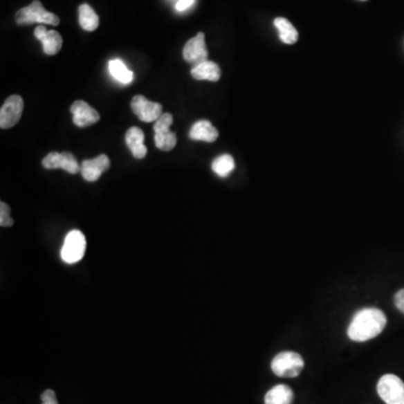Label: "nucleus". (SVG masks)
<instances>
[{"mask_svg":"<svg viewBox=\"0 0 404 404\" xmlns=\"http://www.w3.org/2000/svg\"><path fill=\"white\" fill-rule=\"evenodd\" d=\"M387 321L383 311L376 308H365L354 315L348 327V337L354 342H367L383 331Z\"/></svg>","mask_w":404,"mask_h":404,"instance_id":"obj_1","label":"nucleus"},{"mask_svg":"<svg viewBox=\"0 0 404 404\" xmlns=\"http://www.w3.org/2000/svg\"><path fill=\"white\" fill-rule=\"evenodd\" d=\"M15 21L18 25L48 24L57 26L59 18L53 12H50L43 7L39 0H34L28 6L21 8L16 12Z\"/></svg>","mask_w":404,"mask_h":404,"instance_id":"obj_2","label":"nucleus"},{"mask_svg":"<svg viewBox=\"0 0 404 404\" xmlns=\"http://www.w3.org/2000/svg\"><path fill=\"white\" fill-rule=\"evenodd\" d=\"M304 367L302 357L295 351H283L272 360V371L279 378H297Z\"/></svg>","mask_w":404,"mask_h":404,"instance_id":"obj_3","label":"nucleus"},{"mask_svg":"<svg viewBox=\"0 0 404 404\" xmlns=\"http://www.w3.org/2000/svg\"><path fill=\"white\" fill-rule=\"evenodd\" d=\"M380 398L387 404H404V383L396 375L382 376L378 383Z\"/></svg>","mask_w":404,"mask_h":404,"instance_id":"obj_4","label":"nucleus"},{"mask_svg":"<svg viewBox=\"0 0 404 404\" xmlns=\"http://www.w3.org/2000/svg\"><path fill=\"white\" fill-rule=\"evenodd\" d=\"M86 237L80 230H71L66 236L61 250V257L68 264H75L84 259L86 254Z\"/></svg>","mask_w":404,"mask_h":404,"instance_id":"obj_5","label":"nucleus"},{"mask_svg":"<svg viewBox=\"0 0 404 404\" xmlns=\"http://www.w3.org/2000/svg\"><path fill=\"white\" fill-rule=\"evenodd\" d=\"M173 124V116L171 113H162L160 118L155 122V145L160 151H172L176 146V135L169 131Z\"/></svg>","mask_w":404,"mask_h":404,"instance_id":"obj_6","label":"nucleus"},{"mask_svg":"<svg viewBox=\"0 0 404 404\" xmlns=\"http://www.w3.org/2000/svg\"><path fill=\"white\" fill-rule=\"evenodd\" d=\"M24 110V100L21 95H10L0 109V127L3 129L14 127L19 122Z\"/></svg>","mask_w":404,"mask_h":404,"instance_id":"obj_7","label":"nucleus"},{"mask_svg":"<svg viewBox=\"0 0 404 404\" xmlns=\"http://www.w3.org/2000/svg\"><path fill=\"white\" fill-rule=\"evenodd\" d=\"M133 113L144 122H156L162 115V104L153 102L144 95H135L131 104Z\"/></svg>","mask_w":404,"mask_h":404,"instance_id":"obj_8","label":"nucleus"},{"mask_svg":"<svg viewBox=\"0 0 404 404\" xmlns=\"http://www.w3.org/2000/svg\"><path fill=\"white\" fill-rule=\"evenodd\" d=\"M42 165L46 169H63L70 174H77L80 172V167L77 158L68 152H52L46 155L42 160Z\"/></svg>","mask_w":404,"mask_h":404,"instance_id":"obj_9","label":"nucleus"},{"mask_svg":"<svg viewBox=\"0 0 404 404\" xmlns=\"http://www.w3.org/2000/svg\"><path fill=\"white\" fill-rule=\"evenodd\" d=\"M183 59L194 66L208 61V50L205 46V34L200 32L194 39H189L183 48Z\"/></svg>","mask_w":404,"mask_h":404,"instance_id":"obj_10","label":"nucleus"},{"mask_svg":"<svg viewBox=\"0 0 404 404\" xmlns=\"http://www.w3.org/2000/svg\"><path fill=\"white\" fill-rule=\"evenodd\" d=\"M70 111L73 115V122L77 127H89L99 122L100 119L98 111L84 100L75 101L70 108Z\"/></svg>","mask_w":404,"mask_h":404,"instance_id":"obj_11","label":"nucleus"},{"mask_svg":"<svg viewBox=\"0 0 404 404\" xmlns=\"http://www.w3.org/2000/svg\"><path fill=\"white\" fill-rule=\"evenodd\" d=\"M109 167V158L106 154H101L93 160H84L81 164L80 172L86 181L95 182L99 180Z\"/></svg>","mask_w":404,"mask_h":404,"instance_id":"obj_12","label":"nucleus"},{"mask_svg":"<svg viewBox=\"0 0 404 404\" xmlns=\"http://www.w3.org/2000/svg\"><path fill=\"white\" fill-rule=\"evenodd\" d=\"M34 35L39 42H42L44 53L48 55H55L62 48V36L55 30H48L43 25L36 27Z\"/></svg>","mask_w":404,"mask_h":404,"instance_id":"obj_13","label":"nucleus"},{"mask_svg":"<svg viewBox=\"0 0 404 404\" xmlns=\"http://www.w3.org/2000/svg\"><path fill=\"white\" fill-rule=\"evenodd\" d=\"M144 138L145 135L138 127H131L126 133L125 140L128 149H131L133 156L138 160L145 158L147 154V149L144 145Z\"/></svg>","mask_w":404,"mask_h":404,"instance_id":"obj_14","label":"nucleus"},{"mask_svg":"<svg viewBox=\"0 0 404 404\" xmlns=\"http://www.w3.org/2000/svg\"><path fill=\"white\" fill-rule=\"evenodd\" d=\"M189 136L191 140L214 143L219 136V133L209 120H199L194 122V126L191 127Z\"/></svg>","mask_w":404,"mask_h":404,"instance_id":"obj_15","label":"nucleus"},{"mask_svg":"<svg viewBox=\"0 0 404 404\" xmlns=\"http://www.w3.org/2000/svg\"><path fill=\"white\" fill-rule=\"evenodd\" d=\"M191 75L196 80L217 82L221 77V70H220L217 63L212 62V61H205V62L200 63L198 66L192 68Z\"/></svg>","mask_w":404,"mask_h":404,"instance_id":"obj_16","label":"nucleus"},{"mask_svg":"<svg viewBox=\"0 0 404 404\" xmlns=\"http://www.w3.org/2000/svg\"><path fill=\"white\" fill-rule=\"evenodd\" d=\"M293 391L288 385H277L266 393L265 404H291L293 402Z\"/></svg>","mask_w":404,"mask_h":404,"instance_id":"obj_17","label":"nucleus"},{"mask_svg":"<svg viewBox=\"0 0 404 404\" xmlns=\"http://www.w3.org/2000/svg\"><path fill=\"white\" fill-rule=\"evenodd\" d=\"M274 26L277 27L279 30V39L284 44H295L299 39V34L295 27L284 17H277L274 21Z\"/></svg>","mask_w":404,"mask_h":404,"instance_id":"obj_18","label":"nucleus"},{"mask_svg":"<svg viewBox=\"0 0 404 404\" xmlns=\"http://www.w3.org/2000/svg\"><path fill=\"white\" fill-rule=\"evenodd\" d=\"M79 24L86 32H93L98 28V15L88 3H82L79 7Z\"/></svg>","mask_w":404,"mask_h":404,"instance_id":"obj_19","label":"nucleus"},{"mask_svg":"<svg viewBox=\"0 0 404 404\" xmlns=\"http://www.w3.org/2000/svg\"><path fill=\"white\" fill-rule=\"evenodd\" d=\"M211 167L220 178H227L235 169V160L232 155L223 154L212 162Z\"/></svg>","mask_w":404,"mask_h":404,"instance_id":"obj_20","label":"nucleus"},{"mask_svg":"<svg viewBox=\"0 0 404 404\" xmlns=\"http://www.w3.org/2000/svg\"><path fill=\"white\" fill-rule=\"evenodd\" d=\"M109 71L110 75L122 84H128L133 81V73L128 70L127 66L120 59H111L110 61Z\"/></svg>","mask_w":404,"mask_h":404,"instance_id":"obj_21","label":"nucleus"},{"mask_svg":"<svg viewBox=\"0 0 404 404\" xmlns=\"http://www.w3.org/2000/svg\"><path fill=\"white\" fill-rule=\"evenodd\" d=\"M10 208L5 202L0 203V226L10 227L14 225V220L10 218Z\"/></svg>","mask_w":404,"mask_h":404,"instance_id":"obj_22","label":"nucleus"},{"mask_svg":"<svg viewBox=\"0 0 404 404\" xmlns=\"http://www.w3.org/2000/svg\"><path fill=\"white\" fill-rule=\"evenodd\" d=\"M41 398H42V404H59L57 403L55 392L52 391V389H46V391L43 393Z\"/></svg>","mask_w":404,"mask_h":404,"instance_id":"obj_23","label":"nucleus"},{"mask_svg":"<svg viewBox=\"0 0 404 404\" xmlns=\"http://www.w3.org/2000/svg\"><path fill=\"white\" fill-rule=\"evenodd\" d=\"M394 302H396V308L404 315V288L400 290L394 297Z\"/></svg>","mask_w":404,"mask_h":404,"instance_id":"obj_24","label":"nucleus"},{"mask_svg":"<svg viewBox=\"0 0 404 404\" xmlns=\"http://www.w3.org/2000/svg\"><path fill=\"white\" fill-rule=\"evenodd\" d=\"M196 0H178L176 3V8L178 12H185L187 8H190L194 5Z\"/></svg>","mask_w":404,"mask_h":404,"instance_id":"obj_25","label":"nucleus"}]
</instances>
